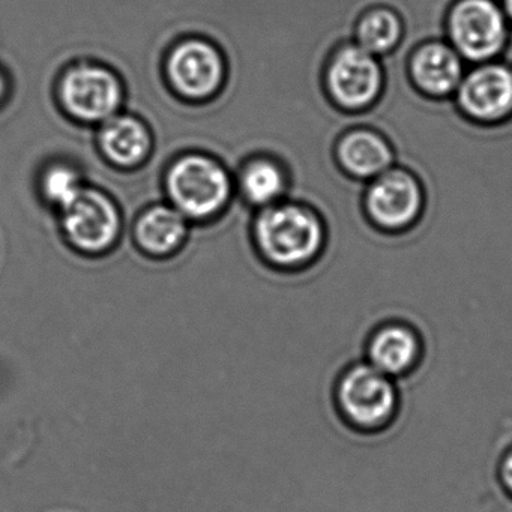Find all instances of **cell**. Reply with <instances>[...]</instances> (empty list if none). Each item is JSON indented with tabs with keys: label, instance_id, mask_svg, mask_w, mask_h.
Masks as SVG:
<instances>
[{
	"label": "cell",
	"instance_id": "cell-1",
	"mask_svg": "<svg viewBox=\"0 0 512 512\" xmlns=\"http://www.w3.org/2000/svg\"><path fill=\"white\" fill-rule=\"evenodd\" d=\"M257 242L272 263L284 268L313 259L322 247L323 232L313 212L295 205L266 209L256 226Z\"/></svg>",
	"mask_w": 512,
	"mask_h": 512
},
{
	"label": "cell",
	"instance_id": "cell-2",
	"mask_svg": "<svg viewBox=\"0 0 512 512\" xmlns=\"http://www.w3.org/2000/svg\"><path fill=\"white\" fill-rule=\"evenodd\" d=\"M335 401L347 424L362 431L386 427L398 409V394L391 377L368 364H356L340 377Z\"/></svg>",
	"mask_w": 512,
	"mask_h": 512
},
{
	"label": "cell",
	"instance_id": "cell-3",
	"mask_svg": "<svg viewBox=\"0 0 512 512\" xmlns=\"http://www.w3.org/2000/svg\"><path fill=\"white\" fill-rule=\"evenodd\" d=\"M167 190L182 215L205 218L226 205L230 181L223 167L211 158L188 155L170 169Z\"/></svg>",
	"mask_w": 512,
	"mask_h": 512
},
{
	"label": "cell",
	"instance_id": "cell-4",
	"mask_svg": "<svg viewBox=\"0 0 512 512\" xmlns=\"http://www.w3.org/2000/svg\"><path fill=\"white\" fill-rule=\"evenodd\" d=\"M455 52L470 62H484L502 52L508 37L506 16L493 0H460L448 19Z\"/></svg>",
	"mask_w": 512,
	"mask_h": 512
},
{
	"label": "cell",
	"instance_id": "cell-5",
	"mask_svg": "<svg viewBox=\"0 0 512 512\" xmlns=\"http://www.w3.org/2000/svg\"><path fill=\"white\" fill-rule=\"evenodd\" d=\"M61 98L70 115L85 122H106L121 106L122 91L106 68L82 65L62 80Z\"/></svg>",
	"mask_w": 512,
	"mask_h": 512
},
{
	"label": "cell",
	"instance_id": "cell-6",
	"mask_svg": "<svg viewBox=\"0 0 512 512\" xmlns=\"http://www.w3.org/2000/svg\"><path fill=\"white\" fill-rule=\"evenodd\" d=\"M328 88L335 103L346 109L368 106L382 89L379 62L362 47H343L329 67Z\"/></svg>",
	"mask_w": 512,
	"mask_h": 512
},
{
	"label": "cell",
	"instance_id": "cell-7",
	"mask_svg": "<svg viewBox=\"0 0 512 512\" xmlns=\"http://www.w3.org/2000/svg\"><path fill=\"white\" fill-rule=\"evenodd\" d=\"M62 211L65 232L80 250L101 251L115 242L119 215L112 200L104 194L83 188Z\"/></svg>",
	"mask_w": 512,
	"mask_h": 512
},
{
	"label": "cell",
	"instance_id": "cell-8",
	"mask_svg": "<svg viewBox=\"0 0 512 512\" xmlns=\"http://www.w3.org/2000/svg\"><path fill=\"white\" fill-rule=\"evenodd\" d=\"M223 59L206 41H185L176 46L167 62L173 88L191 100H202L218 91L223 82Z\"/></svg>",
	"mask_w": 512,
	"mask_h": 512
},
{
	"label": "cell",
	"instance_id": "cell-9",
	"mask_svg": "<svg viewBox=\"0 0 512 512\" xmlns=\"http://www.w3.org/2000/svg\"><path fill=\"white\" fill-rule=\"evenodd\" d=\"M458 106L478 121H497L512 112V70L485 64L461 80Z\"/></svg>",
	"mask_w": 512,
	"mask_h": 512
},
{
	"label": "cell",
	"instance_id": "cell-10",
	"mask_svg": "<svg viewBox=\"0 0 512 512\" xmlns=\"http://www.w3.org/2000/svg\"><path fill=\"white\" fill-rule=\"evenodd\" d=\"M421 206V188L403 170H386L367 191L368 214L388 229H400L415 221Z\"/></svg>",
	"mask_w": 512,
	"mask_h": 512
},
{
	"label": "cell",
	"instance_id": "cell-11",
	"mask_svg": "<svg viewBox=\"0 0 512 512\" xmlns=\"http://www.w3.org/2000/svg\"><path fill=\"white\" fill-rule=\"evenodd\" d=\"M418 335L403 325H388L374 332L367 347L368 364L388 377L404 376L421 358Z\"/></svg>",
	"mask_w": 512,
	"mask_h": 512
},
{
	"label": "cell",
	"instance_id": "cell-12",
	"mask_svg": "<svg viewBox=\"0 0 512 512\" xmlns=\"http://www.w3.org/2000/svg\"><path fill=\"white\" fill-rule=\"evenodd\" d=\"M410 71L418 88L434 97L451 94L463 80L461 56L442 43L422 46L413 56Z\"/></svg>",
	"mask_w": 512,
	"mask_h": 512
},
{
	"label": "cell",
	"instance_id": "cell-13",
	"mask_svg": "<svg viewBox=\"0 0 512 512\" xmlns=\"http://www.w3.org/2000/svg\"><path fill=\"white\" fill-rule=\"evenodd\" d=\"M344 169L356 178H377L389 170L392 151L385 140L371 131H353L338 146Z\"/></svg>",
	"mask_w": 512,
	"mask_h": 512
},
{
	"label": "cell",
	"instance_id": "cell-14",
	"mask_svg": "<svg viewBox=\"0 0 512 512\" xmlns=\"http://www.w3.org/2000/svg\"><path fill=\"white\" fill-rule=\"evenodd\" d=\"M104 154L119 166H134L143 161L151 148L148 130L131 116H113L100 134Z\"/></svg>",
	"mask_w": 512,
	"mask_h": 512
},
{
	"label": "cell",
	"instance_id": "cell-15",
	"mask_svg": "<svg viewBox=\"0 0 512 512\" xmlns=\"http://www.w3.org/2000/svg\"><path fill=\"white\" fill-rule=\"evenodd\" d=\"M187 233L184 215L169 206H154L140 217L136 238L140 247L152 254L175 250Z\"/></svg>",
	"mask_w": 512,
	"mask_h": 512
},
{
	"label": "cell",
	"instance_id": "cell-16",
	"mask_svg": "<svg viewBox=\"0 0 512 512\" xmlns=\"http://www.w3.org/2000/svg\"><path fill=\"white\" fill-rule=\"evenodd\" d=\"M400 38V20L388 10L373 11L358 26V46L373 56L391 52Z\"/></svg>",
	"mask_w": 512,
	"mask_h": 512
},
{
	"label": "cell",
	"instance_id": "cell-17",
	"mask_svg": "<svg viewBox=\"0 0 512 512\" xmlns=\"http://www.w3.org/2000/svg\"><path fill=\"white\" fill-rule=\"evenodd\" d=\"M245 197L254 205H269L284 191V176L277 164L257 160L248 164L241 176Z\"/></svg>",
	"mask_w": 512,
	"mask_h": 512
},
{
	"label": "cell",
	"instance_id": "cell-18",
	"mask_svg": "<svg viewBox=\"0 0 512 512\" xmlns=\"http://www.w3.org/2000/svg\"><path fill=\"white\" fill-rule=\"evenodd\" d=\"M82 190L79 175L70 167H52L44 176V196L59 208L64 209L65 206L70 205Z\"/></svg>",
	"mask_w": 512,
	"mask_h": 512
},
{
	"label": "cell",
	"instance_id": "cell-19",
	"mask_svg": "<svg viewBox=\"0 0 512 512\" xmlns=\"http://www.w3.org/2000/svg\"><path fill=\"white\" fill-rule=\"evenodd\" d=\"M499 475L503 487L512 496V449L503 458L502 464H500Z\"/></svg>",
	"mask_w": 512,
	"mask_h": 512
},
{
	"label": "cell",
	"instance_id": "cell-20",
	"mask_svg": "<svg viewBox=\"0 0 512 512\" xmlns=\"http://www.w3.org/2000/svg\"><path fill=\"white\" fill-rule=\"evenodd\" d=\"M503 13L512 20V0H503Z\"/></svg>",
	"mask_w": 512,
	"mask_h": 512
},
{
	"label": "cell",
	"instance_id": "cell-21",
	"mask_svg": "<svg viewBox=\"0 0 512 512\" xmlns=\"http://www.w3.org/2000/svg\"><path fill=\"white\" fill-rule=\"evenodd\" d=\"M5 92H7V82H5L4 76L0 74V100L4 98Z\"/></svg>",
	"mask_w": 512,
	"mask_h": 512
}]
</instances>
